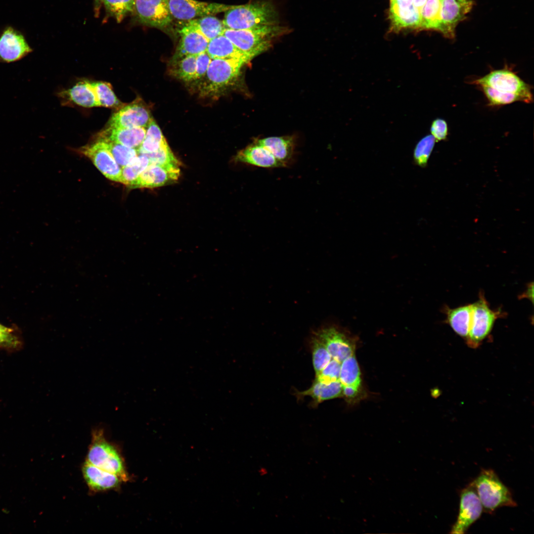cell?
<instances>
[{
	"label": "cell",
	"mask_w": 534,
	"mask_h": 534,
	"mask_svg": "<svg viewBox=\"0 0 534 534\" xmlns=\"http://www.w3.org/2000/svg\"><path fill=\"white\" fill-rule=\"evenodd\" d=\"M224 12L222 21L227 29L247 30L279 25L278 13L274 5L268 0L232 5Z\"/></svg>",
	"instance_id": "obj_1"
},
{
	"label": "cell",
	"mask_w": 534,
	"mask_h": 534,
	"mask_svg": "<svg viewBox=\"0 0 534 534\" xmlns=\"http://www.w3.org/2000/svg\"><path fill=\"white\" fill-rule=\"evenodd\" d=\"M286 32V28L278 25L247 30L225 28L222 35L251 60L267 50L271 46L273 40Z\"/></svg>",
	"instance_id": "obj_2"
},
{
	"label": "cell",
	"mask_w": 534,
	"mask_h": 534,
	"mask_svg": "<svg viewBox=\"0 0 534 534\" xmlns=\"http://www.w3.org/2000/svg\"><path fill=\"white\" fill-rule=\"evenodd\" d=\"M246 63L240 59H212L204 77L199 81L200 96L214 97L221 94L234 83Z\"/></svg>",
	"instance_id": "obj_3"
},
{
	"label": "cell",
	"mask_w": 534,
	"mask_h": 534,
	"mask_svg": "<svg viewBox=\"0 0 534 534\" xmlns=\"http://www.w3.org/2000/svg\"><path fill=\"white\" fill-rule=\"evenodd\" d=\"M87 461L93 465L117 475L122 481L130 479L124 460L117 448L104 436L102 428L92 431Z\"/></svg>",
	"instance_id": "obj_4"
},
{
	"label": "cell",
	"mask_w": 534,
	"mask_h": 534,
	"mask_svg": "<svg viewBox=\"0 0 534 534\" xmlns=\"http://www.w3.org/2000/svg\"><path fill=\"white\" fill-rule=\"evenodd\" d=\"M473 482L486 512L493 514L500 507L517 506L511 491L493 470L482 469Z\"/></svg>",
	"instance_id": "obj_5"
},
{
	"label": "cell",
	"mask_w": 534,
	"mask_h": 534,
	"mask_svg": "<svg viewBox=\"0 0 534 534\" xmlns=\"http://www.w3.org/2000/svg\"><path fill=\"white\" fill-rule=\"evenodd\" d=\"M480 87H487L499 91L515 94L521 101L531 103L533 101L530 86L514 72L506 69L494 70L474 81Z\"/></svg>",
	"instance_id": "obj_6"
},
{
	"label": "cell",
	"mask_w": 534,
	"mask_h": 534,
	"mask_svg": "<svg viewBox=\"0 0 534 534\" xmlns=\"http://www.w3.org/2000/svg\"><path fill=\"white\" fill-rule=\"evenodd\" d=\"M471 305V325L466 340L470 347H476L490 334L494 322L503 313L499 310H491L481 292L479 300Z\"/></svg>",
	"instance_id": "obj_7"
},
{
	"label": "cell",
	"mask_w": 534,
	"mask_h": 534,
	"mask_svg": "<svg viewBox=\"0 0 534 534\" xmlns=\"http://www.w3.org/2000/svg\"><path fill=\"white\" fill-rule=\"evenodd\" d=\"M483 507L472 482L460 493L458 516L450 533L462 534L481 517Z\"/></svg>",
	"instance_id": "obj_8"
},
{
	"label": "cell",
	"mask_w": 534,
	"mask_h": 534,
	"mask_svg": "<svg viewBox=\"0 0 534 534\" xmlns=\"http://www.w3.org/2000/svg\"><path fill=\"white\" fill-rule=\"evenodd\" d=\"M167 1L172 18L184 22L225 12L232 6L196 0H167Z\"/></svg>",
	"instance_id": "obj_9"
},
{
	"label": "cell",
	"mask_w": 534,
	"mask_h": 534,
	"mask_svg": "<svg viewBox=\"0 0 534 534\" xmlns=\"http://www.w3.org/2000/svg\"><path fill=\"white\" fill-rule=\"evenodd\" d=\"M313 335L324 345L332 358L341 363L355 354V340L336 326L324 327Z\"/></svg>",
	"instance_id": "obj_10"
},
{
	"label": "cell",
	"mask_w": 534,
	"mask_h": 534,
	"mask_svg": "<svg viewBox=\"0 0 534 534\" xmlns=\"http://www.w3.org/2000/svg\"><path fill=\"white\" fill-rule=\"evenodd\" d=\"M152 119L146 104L141 98H136L115 112L109 120L107 127L146 128Z\"/></svg>",
	"instance_id": "obj_11"
},
{
	"label": "cell",
	"mask_w": 534,
	"mask_h": 534,
	"mask_svg": "<svg viewBox=\"0 0 534 534\" xmlns=\"http://www.w3.org/2000/svg\"><path fill=\"white\" fill-rule=\"evenodd\" d=\"M79 151L89 158L106 178L121 182V168L102 141L95 140L79 148Z\"/></svg>",
	"instance_id": "obj_12"
},
{
	"label": "cell",
	"mask_w": 534,
	"mask_h": 534,
	"mask_svg": "<svg viewBox=\"0 0 534 534\" xmlns=\"http://www.w3.org/2000/svg\"><path fill=\"white\" fill-rule=\"evenodd\" d=\"M134 10L139 21L147 26L163 29L173 21L167 0H135Z\"/></svg>",
	"instance_id": "obj_13"
},
{
	"label": "cell",
	"mask_w": 534,
	"mask_h": 534,
	"mask_svg": "<svg viewBox=\"0 0 534 534\" xmlns=\"http://www.w3.org/2000/svg\"><path fill=\"white\" fill-rule=\"evenodd\" d=\"M32 51L24 35L16 29L8 26L0 34V62L9 63L19 61Z\"/></svg>",
	"instance_id": "obj_14"
},
{
	"label": "cell",
	"mask_w": 534,
	"mask_h": 534,
	"mask_svg": "<svg viewBox=\"0 0 534 534\" xmlns=\"http://www.w3.org/2000/svg\"><path fill=\"white\" fill-rule=\"evenodd\" d=\"M180 176L178 166L149 164L131 188H155L176 182Z\"/></svg>",
	"instance_id": "obj_15"
},
{
	"label": "cell",
	"mask_w": 534,
	"mask_h": 534,
	"mask_svg": "<svg viewBox=\"0 0 534 534\" xmlns=\"http://www.w3.org/2000/svg\"><path fill=\"white\" fill-rule=\"evenodd\" d=\"M471 0H441L439 31L447 38L454 37L456 25L471 10Z\"/></svg>",
	"instance_id": "obj_16"
},
{
	"label": "cell",
	"mask_w": 534,
	"mask_h": 534,
	"mask_svg": "<svg viewBox=\"0 0 534 534\" xmlns=\"http://www.w3.org/2000/svg\"><path fill=\"white\" fill-rule=\"evenodd\" d=\"M178 33L180 40L172 60L206 51L209 41L195 28L184 24Z\"/></svg>",
	"instance_id": "obj_17"
},
{
	"label": "cell",
	"mask_w": 534,
	"mask_h": 534,
	"mask_svg": "<svg viewBox=\"0 0 534 534\" xmlns=\"http://www.w3.org/2000/svg\"><path fill=\"white\" fill-rule=\"evenodd\" d=\"M234 161L264 168L284 167L267 149L256 141L239 151L234 156Z\"/></svg>",
	"instance_id": "obj_18"
},
{
	"label": "cell",
	"mask_w": 534,
	"mask_h": 534,
	"mask_svg": "<svg viewBox=\"0 0 534 534\" xmlns=\"http://www.w3.org/2000/svg\"><path fill=\"white\" fill-rule=\"evenodd\" d=\"M389 18L392 29L395 31L406 28H421L420 10L413 3H398L391 0Z\"/></svg>",
	"instance_id": "obj_19"
},
{
	"label": "cell",
	"mask_w": 534,
	"mask_h": 534,
	"mask_svg": "<svg viewBox=\"0 0 534 534\" xmlns=\"http://www.w3.org/2000/svg\"><path fill=\"white\" fill-rule=\"evenodd\" d=\"M145 132L146 128L144 127H107L97 134L96 139L111 141L137 150L144 140Z\"/></svg>",
	"instance_id": "obj_20"
},
{
	"label": "cell",
	"mask_w": 534,
	"mask_h": 534,
	"mask_svg": "<svg viewBox=\"0 0 534 534\" xmlns=\"http://www.w3.org/2000/svg\"><path fill=\"white\" fill-rule=\"evenodd\" d=\"M82 472L87 485L93 491L116 489L122 482L117 475L98 468L87 460L83 464Z\"/></svg>",
	"instance_id": "obj_21"
},
{
	"label": "cell",
	"mask_w": 534,
	"mask_h": 534,
	"mask_svg": "<svg viewBox=\"0 0 534 534\" xmlns=\"http://www.w3.org/2000/svg\"><path fill=\"white\" fill-rule=\"evenodd\" d=\"M255 141L267 149L284 167L292 162L295 144L291 136H271Z\"/></svg>",
	"instance_id": "obj_22"
},
{
	"label": "cell",
	"mask_w": 534,
	"mask_h": 534,
	"mask_svg": "<svg viewBox=\"0 0 534 534\" xmlns=\"http://www.w3.org/2000/svg\"><path fill=\"white\" fill-rule=\"evenodd\" d=\"M58 95L64 100V102H70L86 108L99 106L90 82L86 80L80 81L71 88L60 92Z\"/></svg>",
	"instance_id": "obj_23"
},
{
	"label": "cell",
	"mask_w": 534,
	"mask_h": 534,
	"mask_svg": "<svg viewBox=\"0 0 534 534\" xmlns=\"http://www.w3.org/2000/svg\"><path fill=\"white\" fill-rule=\"evenodd\" d=\"M444 311L446 315V323L456 334L466 339L471 325L472 305L453 309L445 306Z\"/></svg>",
	"instance_id": "obj_24"
},
{
	"label": "cell",
	"mask_w": 534,
	"mask_h": 534,
	"mask_svg": "<svg viewBox=\"0 0 534 534\" xmlns=\"http://www.w3.org/2000/svg\"><path fill=\"white\" fill-rule=\"evenodd\" d=\"M343 386L340 380L330 382L314 381L308 390L298 392L297 396H310L315 404L323 401L340 397L342 395Z\"/></svg>",
	"instance_id": "obj_25"
},
{
	"label": "cell",
	"mask_w": 534,
	"mask_h": 534,
	"mask_svg": "<svg viewBox=\"0 0 534 534\" xmlns=\"http://www.w3.org/2000/svg\"><path fill=\"white\" fill-rule=\"evenodd\" d=\"M206 52L211 59H240L250 60L226 37L219 36L209 42Z\"/></svg>",
	"instance_id": "obj_26"
},
{
	"label": "cell",
	"mask_w": 534,
	"mask_h": 534,
	"mask_svg": "<svg viewBox=\"0 0 534 534\" xmlns=\"http://www.w3.org/2000/svg\"><path fill=\"white\" fill-rule=\"evenodd\" d=\"M184 24L195 28L209 41L222 35L225 28L222 21L212 15L186 21Z\"/></svg>",
	"instance_id": "obj_27"
},
{
	"label": "cell",
	"mask_w": 534,
	"mask_h": 534,
	"mask_svg": "<svg viewBox=\"0 0 534 534\" xmlns=\"http://www.w3.org/2000/svg\"><path fill=\"white\" fill-rule=\"evenodd\" d=\"M196 55H188L172 60L170 73L176 78L185 82L195 80Z\"/></svg>",
	"instance_id": "obj_28"
},
{
	"label": "cell",
	"mask_w": 534,
	"mask_h": 534,
	"mask_svg": "<svg viewBox=\"0 0 534 534\" xmlns=\"http://www.w3.org/2000/svg\"><path fill=\"white\" fill-rule=\"evenodd\" d=\"M166 141L161 130L153 119L146 128L143 142L137 149L138 154H146L157 151Z\"/></svg>",
	"instance_id": "obj_29"
},
{
	"label": "cell",
	"mask_w": 534,
	"mask_h": 534,
	"mask_svg": "<svg viewBox=\"0 0 534 534\" xmlns=\"http://www.w3.org/2000/svg\"><path fill=\"white\" fill-rule=\"evenodd\" d=\"M90 83L96 94L99 106L113 108L117 111L126 104L116 97L110 83L102 81Z\"/></svg>",
	"instance_id": "obj_30"
},
{
	"label": "cell",
	"mask_w": 534,
	"mask_h": 534,
	"mask_svg": "<svg viewBox=\"0 0 534 534\" xmlns=\"http://www.w3.org/2000/svg\"><path fill=\"white\" fill-rule=\"evenodd\" d=\"M339 380L342 386L360 387V371L355 354L341 362Z\"/></svg>",
	"instance_id": "obj_31"
},
{
	"label": "cell",
	"mask_w": 534,
	"mask_h": 534,
	"mask_svg": "<svg viewBox=\"0 0 534 534\" xmlns=\"http://www.w3.org/2000/svg\"><path fill=\"white\" fill-rule=\"evenodd\" d=\"M441 0H427L422 7L421 28L439 30L441 25Z\"/></svg>",
	"instance_id": "obj_32"
},
{
	"label": "cell",
	"mask_w": 534,
	"mask_h": 534,
	"mask_svg": "<svg viewBox=\"0 0 534 534\" xmlns=\"http://www.w3.org/2000/svg\"><path fill=\"white\" fill-rule=\"evenodd\" d=\"M149 158L144 154H138L130 164L121 169V183L131 187L141 173L149 165Z\"/></svg>",
	"instance_id": "obj_33"
},
{
	"label": "cell",
	"mask_w": 534,
	"mask_h": 534,
	"mask_svg": "<svg viewBox=\"0 0 534 534\" xmlns=\"http://www.w3.org/2000/svg\"><path fill=\"white\" fill-rule=\"evenodd\" d=\"M96 140L102 141L104 143L121 169L131 164L138 155V151L135 148L111 141Z\"/></svg>",
	"instance_id": "obj_34"
},
{
	"label": "cell",
	"mask_w": 534,
	"mask_h": 534,
	"mask_svg": "<svg viewBox=\"0 0 534 534\" xmlns=\"http://www.w3.org/2000/svg\"><path fill=\"white\" fill-rule=\"evenodd\" d=\"M313 368L317 376L330 362L332 357L324 345L314 335L312 337Z\"/></svg>",
	"instance_id": "obj_35"
},
{
	"label": "cell",
	"mask_w": 534,
	"mask_h": 534,
	"mask_svg": "<svg viewBox=\"0 0 534 534\" xmlns=\"http://www.w3.org/2000/svg\"><path fill=\"white\" fill-rule=\"evenodd\" d=\"M107 11L118 22L134 10L135 0H102Z\"/></svg>",
	"instance_id": "obj_36"
},
{
	"label": "cell",
	"mask_w": 534,
	"mask_h": 534,
	"mask_svg": "<svg viewBox=\"0 0 534 534\" xmlns=\"http://www.w3.org/2000/svg\"><path fill=\"white\" fill-rule=\"evenodd\" d=\"M144 154L149 158L150 164L180 167L181 163L176 157L166 141L156 151Z\"/></svg>",
	"instance_id": "obj_37"
},
{
	"label": "cell",
	"mask_w": 534,
	"mask_h": 534,
	"mask_svg": "<svg viewBox=\"0 0 534 534\" xmlns=\"http://www.w3.org/2000/svg\"><path fill=\"white\" fill-rule=\"evenodd\" d=\"M435 141L432 135H428L422 138L416 145L413 153L414 159L420 166H426Z\"/></svg>",
	"instance_id": "obj_38"
},
{
	"label": "cell",
	"mask_w": 534,
	"mask_h": 534,
	"mask_svg": "<svg viewBox=\"0 0 534 534\" xmlns=\"http://www.w3.org/2000/svg\"><path fill=\"white\" fill-rule=\"evenodd\" d=\"M480 87L490 105H505L521 101L520 98L515 94L503 93L487 87Z\"/></svg>",
	"instance_id": "obj_39"
},
{
	"label": "cell",
	"mask_w": 534,
	"mask_h": 534,
	"mask_svg": "<svg viewBox=\"0 0 534 534\" xmlns=\"http://www.w3.org/2000/svg\"><path fill=\"white\" fill-rule=\"evenodd\" d=\"M21 346L22 342L14 330L0 324V348L16 350Z\"/></svg>",
	"instance_id": "obj_40"
},
{
	"label": "cell",
	"mask_w": 534,
	"mask_h": 534,
	"mask_svg": "<svg viewBox=\"0 0 534 534\" xmlns=\"http://www.w3.org/2000/svg\"><path fill=\"white\" fill-rule=\"evenodd\" d=\"M341 363L332 358L327 365L315 376V380L330 382L339 380Z\"/></svg>",
	"instance_id": "obj_41"
},
{
	"label": "cell",
	"mask_w": 534,
	"mask_h": 534,
	"mask_svg": "<svg viewBox=\"0 0 534 534\" xmlns=\"http://www.w3.org/2000/svg\"><path fill=\"white\" fill-rule=\"evenodd\" d=\"M211 60V58L206 51L196 55V74L194 81H200L204 77Z\"/></svg>",
	"instance_id": "obj_42"
},
{
	"label": "cell",
	"mask_w": 534,
	"mask_h": 534,
	"mask_svg": "<svg viewBox=\"0 0 534 534\" xmlns=\"http://www.w3.org/2000/svg\"><path fill=\"white\" fill-rule=\"evenodd\" d=\"M430 131L431 135L436 141L445 140L448 134L447 123L442 119H437L432 122Z\"/></svg>",
	"instance_id": "obj_43"
},
{
	"label": "cell",
	"mask_w": 534,
	"mask_h": 534,
	"mask_svg": "<svg viewBox=\"0 0 534 534\" xmlns=\"http://www.w3.org/2000/svg\"><path fill=\"white\" fill-rule=\"evenodd\" d=\"M360 392V388L354 386H343L342 395L347 400L355 399Z\"/></svg>",
	"instance_id": "obj_44"
},
{
	"label": "cell",
	"mask_w": 534,
	"mask_h": 534,
	"mask_svg": "<svg viewBox=\"0 0 534 534\" xmlns=\"http://www.w3.org/2000/svg\"><path fill=\"white\" fill-rule=\"evenodd\" d=\"M522 298H529L532 302H533V283L530 285L526 291L522 295Z\"/></svg>",
	"instance_id": "obj_45"
},
{
	"label": "cell",
	"mask_w": 534,
	"mask_h": 534,
	"mask_svg": "<svg viewBox=\"0 0 534 534\" xmlns=\"http://www.w3.org/2000/svg\"><path fill=\"white\" fill-rule=\"evenodd\" d=\"M427 0H413L414 5L421 11L422 7L425 3Z\"/></svg>",
	"instance_id": "obj_46"
},
{
	"label": "cell",
	"mask_w": 534,
	"mask_h": 534,
	"mask_svg": "<svg viewBox=\"0 0 534 534\" xmlns=\"http://www.w3.org/2000/svg\"><path fill=\"white\" fill-rule=\"evenodd\" d=\"M102 0H94L96 7H99Z\"/></svg>",
	"instance_id": "obj_47"
}]
</instances>
